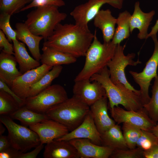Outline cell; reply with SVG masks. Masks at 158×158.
Wrapping results in <instances>:
<instances>
[{"instance_id": "cell-1", "label": "cell", "mask_w": 158, "mask_h": 158, "mask_svg": "<svg viewBox=\"0 0 158 158\" xmlns=\"http://www.w3.org/2000/svg\"><path fill=\"white\" fill-rule=\"evenodd\" d=\"M88 26L75 24H59L43 43L45 46L77 58L85 56L94 37Z\"/></svg>"}, {"instance_id": "cell-2", "label": "cell", "mask_w": 158, "mask_h": 158, "mask_svg": "<svg viewBox=\"0 0 158 158\" xmlns=\"http://www.w3.org/2000/svg\"><path fill=\"white\" fill-rule=\"evenodd\" d=\"M90 80L98 82L104 87L109 101L110 109L119 105H122L128 110L137 111L143 107L139 94L128 88L121 83L115 84L112 83L107 66L99 73L93 75Z\"/></svg>"}, {"instance_id": "cell-3", "label": "cell", "mask_w": 158, "mask_h": 158, "mask_svg": "<svg viewBox=\"0 0 158 158\" xmlns=\"http://www.w3.org/2000/svg\"><path fill=\"white\" fill-rule=\"evenodd\" d=\"M94 33L93 40L86 54L84 65L75 78L74 82L90 79L94 75L100 72L113 57L117 45L111 41L101 43Z\"/></svg>"}, {"instance_id": "cell-4", "label": "cell", "mask_w": 158, "mask_h": 158, "mask_svg": "<svg viewBox=\"0 0 158 158\" xmlns=\"http://www.w3.org/2000/svg\"><path fill=\"white\" fill-rule=\"evenodd\" d=\"M58 8L50 5L37 7L28 14L24 23L32 33L42 37L45 41L67 16L66 13L60 12Z\"/></svg>"}, {"instance_id": "cell-5", "label": "cell", "mask_w": 158, "mask_h": 158, "mask_svg": "<svg viewBox=\"0 0 158 158\" xmlns=\"http://www.w3.org/2000/svg\"><path fill=\"white\" fill-rule=\"evenodd\" d=\"M90 107L73 95L64 102L50 108L45 113L71 131L79 126L90 112Z\"/></svg>"}, {"instance_id": "cell-6", "label": "cell", "mask_w": 158, "mask_h": 158, "mask_svg": "<svg viewBox=\"0 0 158 158\" xmlns=\"http://www.w3.org/2000/svg\"><path fill=\"white\" fill-rule=\"evenodd\" d=\"M0 121L7 129V136L11 146L16 150L26 152L41 143L36 132L16 123L9 116L0 115Z\"/></svg>"}, {"instance_id": "cell-7", "label": "cell", "mask_w": 158, "mask_h": 158, "mask_svg": "<svg viewBox=\"0 0 158 158\" xmlns=\"http://www.w3.org/2000/svg\"><path fill=\"white\" fill-rule=\"evenodd\" d=\"M68 98L65 88L59 84H54L35 96L26 98L24 106L36 112L45 114L51 107Z\"/></svg>"}, {"instance_id": "cell-8", "label": "cell", "mask_w": 158, "mask_h": 158, "mask_svg": "<svg viewBox=\"0 0 158 158\" xmlns=\"http://www.w3.org/2000/svg\"><path fill=\"white\" fill-rule=\"evenodd\" d=\"M125 45H117L114 56L108 63L107 67L109 71L111 80L115 84L121 83L127 88L139 94V90L135 89L127 80L125 70L128 66H135L141 63L138 59L134 61L135 54L133 53L125 55L124 51Z\"/></svg>"}, {"instance_id": "cell-9", "label": "cell", "mask_w": 158, "mask_h": 158, "mask_svg": "<svg viewBox=\"0 0 158 158\" xmlns=\"http://www.w3.org/2000/svg\"><path fill=\"white\" fill-rule=\"evenodd\" d=\"M154 44V51L147 62L143 71L140 72L130 71L129 73L135 82L140 87V96L143 106L149 102L150 97L149 94V89L152 79L157 75L158 66V40L157 35L151 37Z\"/></svg>"}, {"instance_id": "cell-10", "label": "cell", "mask_w": 158, "mask_h": 158, "mask_svg": "<svg viewBox=\"0 0 158 158\" xmlns=\"http://www.w3.org/2000/svg\"><path fill=\"white\" fill-rule=\"evenodd\" d=\"M124 0H88L86 3L76 6L70 15L78 25L88 26V23L93 19L104 4H107L120 9Z\"/></svg>"}, {"instance_id": "cell-11", "label": "cell", "mask_w": 158, "mask_h": 158, "mask_svg": "<svg viewBox=\"0 0 158 158\" xmlns=\"http://www.w3.org/2000/svg\"><path fill=\"white\" fill-rule=\"evenodd\" d=\"M110 109L112 117L118 124L127 123L141 130L150 131L157 124L143 107L137 111L125 110L118 106Z\"/></svg>"}, {"instance_id": "cell-12", "label": "cell", "mask_w": 158, "mask_h": 158, "mask_svg": "<svg viewBox=\"0 0 158 158\" xmlns=\"http://www.w3.org/2000/svg\"><path fill=\"white\" fill-rule=\"evenodd\" d=\"M52 68L42 64L37 68L29 70L14 80L10 87L18 96L25 99L28 97L31 87Z\"/></svg>"}, {"instance_id": "cell-13", "label": "cell", "mask_w": 158, "mask_h": 158, "mask_svg": "<svg viewBox=\"0 0 158 158\" xmlns=\"http://www.w3.org/2000/svg\"><path fill=\"white\" fill-rule=\"evenodd\" d=\"M91 82L90 79L74 82L73 89V95L90 107L107 96L104 88L100 83L95 81Z\"/></svg>"}, {"instance_id": "cell-14", "label": "cell", "mask_w": 158, "mask_h": 158, "mask_svg": "<svg viewBox=\"0 0 158 158\" xmlns=\"http://www.w3.org/2000/svg\"><path fill=\"white\" fill-rule=\"evenodd\" d=\"M76 138H86L95 144L101 145V134L89 112L82 123L75 129L55 140L68 141Z\"/></svg>"}, {"instance_id": "cell-15", "label": "cell", "mask_w": 158, "mask_h": 158, "mask_svg": "<svg viewBox=\"0 0 158 158\" xmlns=\"http://www.w3.org/2000/svg\"><path fill=\"white\" fill-rule=\"evenodd\" d=\"M29 126L37 134L41 143L43 144L61 138L69 132L65 126L50 118Z\"/></svg>"}, {"instance_id": "cell-16", "label": "cell", "mask_w": 158, "mask_h": 158, "mask_svg": "<svg viewBox=\"0 0 158 158\" xmlns=\"http://www.w3.org/2000/svg\"><path fill=\"white\" fill-rule=\"evenodd\" d=\"M69 142L76 149L80 158H108L114 150L106 146L98 145L86 138H76Z\"/></svg>"}, {"instance_id": "cell-17", "label": "cell", "mask_w": 158, "mask_h": 158, "mask_svg": "<svg viewBox=\"0 0 158 158\" xmlns=\"http://www.w3.org/2000/svg\"><path fill=\"white\" fill-rule=\"evenodd\" d=\"M107 96L99 99L90 107V112L99 132L102 134L116 124L109 116Z\"/></svg>"}, {"instance_id": "cell-18", "label": "cell", "mask_w": 158, "mask_h": 158, "mask_svg": "<svg viewBox=\"0 0 158 158\" xmlns=\"http://www.w3.org/2000/svg\"><path fill=\"white\" fill-rule=\"evenodd\" d=\"M155 13L154 10L148 13L143 12L140 7L139 1L136 2L130 20V32L135 29H138L139 30L138 37L140 40L147 39L148 28Z\"/></svg>"}, {"instance_id": "cell-19", "label": "cell", "mask_w": 158, "mask_h": 158, "mask_svg": "<svg viewBox=\"0 0 158 158\" xmlns=\"http://www.w3.org/2000/svg\"><path fill=\"white\" fill-rule=\"evenodd\" d=\"M43 156L45 158H79L75 148L68 141L56 140L46 144Z\"/></svg>"}, {"instance_id": "cell-20", "label": "cell", "mask_w": 158, "mask_h": 158, "mask_svg": "<svg viewBox=\"0 0 158 158\" xmlns=\"http://www.w3.org/2000/svg\"><path fill=\"white\" fill-rule=\"evenodd\" d=\"M15 28L17 39L25 44L34 59L39 61L41 56L39 44L43 37L32 33L24 23H17Z\"/></svg>"}, {"instance_id": "cell-21", "label": "cell", "mask_w": 158, "mask_h": 158, "mask_svg": "<svg viewBox=\"0 0 158 158\" xmlns=\"http://www.w3.org/2000/svg\"><path fill=\"white\" fill-rule=\"evenodd\" d=\"M116 22V18L112 16L109 9L100 10L94 18V25L101 30L104 42L108 43L112 40Z\"/></svg>"}, {"instance_id": "cell-22", "label": "cell", "mask_w": 158, "mask_h": 158, "mask_svg": "<svg viewBox=\"0 0 158 158\" xmlns=\"http://www.w3.org/2000/svg\"><path fill=\"white\" fill-rule=\"evenodd\" d=\"M17 61L13 55L1 51L0 54V80L10 87L13 81L22 74L16 68Z\"/></svg>"}, {"instance_id": "cell-23", "label": "cell", "mask_w": 158, "mask_h": 158, "mask_svg": "<svg viewBox=\"0 0 158 158\" xmlns=\"http://www.w3.org/2000/svg\"><path fill=\"white\" fill-rule=\"evenodd\" d=\"M40 61L42 64L52 67L75 62L77 58L67 53L45 46L42 48Z\"/></svg>"}, {"instance_id": "cell-24", "label": "cell", "mask_w": 158, "mask_h": 158, "mask_svg": "<svg viewBox=\"0 0 158 158\" xmlns=\"http://www.w3.org/2000/svg\"><path fill=\"white\" fill-rule=\"evenodd\" d=\"M14 56L19 64L20 72L23 74L40 66L39 61L28 54L24 44L17 39L13 41Z\"/></svg>"}, {"instance_id": "cell-25", "label": "cell", "mask_w": 158, "mask_h": 158, "mask_svg": "<svg viewBox=\"0 0 158 158\" xmlns=\"http://www.w3.org/2000/svg\"><path fill=\"white\" fill-rule=\"evenodd\" d=\"M101 134L102 145L114 150L128 148L119 124H115Z\"/></svg>"}, {"instance_id": "cell-26", "label": "cell", "mask_w": 158, "mask_h": 158, "mask_svg": "<svg viewBox=\"0 0 158 158\" xmlns=\"http://www.w3.org/2000/svg\"><path fill=\"white\" fill-rule=\"evenodd\" d=\"M9 116L12 119L19 120L23 125L29 126L49 118L45 114L36 112L25 106L20 107Z\"/></svg>"}, {"instance_id": "cell-27", "label": "cell", "mask_w": 158, "mask_h": 158, "mask_svg": "<svg viewBox=\"0 0 158 158\" xmlns=\"http://www.w3.org/2000/svg\"><path fill=\"white\" fill-rule=\"evenodd\" d=\"M131 15L127 11L120 13L116 18L117 27L111 41L115 44H120L130 35V20Z\"/></svg>"}, {"instance_id": "cell-28", "label": "cell", "mask_w": 158, "mask_h": 158, "mask_svg": "<svg viewBox=\"0 0 158 158\" xmlns=\"http://www.w3.org/2000/svg\"><path fill=\"white\" fill-rule=\"evenodd\" d=\"M62 69L61 65L53 67L49 71L31 87L27 98L37 95L50 86L52 81L59 76Z\"/></svg>"}, {"instance_id": "cell-29", "label": "cell", "mask_w": 158, "mask_h": 158, "mask_svg": "<svg viewBox=\"0 0 158 158\" xmlns=\"http://www.w3.org/2000/svg\"><path fill=\"white\" fill-rule=\"evenodd\" d=\"M152 96L148 103L143 107L146 110L151 119L155 123H158V75L154 78L152 87Z\"/></svg>"}, {"instance_id": "cell-30", "label": "cell", "mask_w": 158, "mask_h": 158, "mask_svg": "<svg viewBox=\"0 0 158 158\" xmlns=\"http://www.w3.org/2000/svg\"><path fill=\"white\" fill-rule=\"evenodd\" d=\"M21 107L11 96L0 90V114L10 115Z\"/></svg>"}, {"instance_id": "cell-31", "label": "cell", "mask_w": 158, "mask_h": 158, "mask_svg": "<svg viewBox=\"0 0 158 158\" xmlns=\"http://www.w3.org/2000/svg\"><path fill=\"white\" fill-rule=\"evenodd\" d=\"M122 133L128 148L136 147L137 142L141 134L142 130L127 123H123Z\"/></svg>"}, {"instance_id": "cell-32", "label": "cell", "mask_w": 158, "mask_h": 158, "mask_svg": "<svg viewBox=\"0 0 158 158\" xmlns=\"http://www.w3.org/2000/svg\"><path fill=\"white\" fill-rule=\"evenodd\" d=\"M32 0H0L1 12L7 13L11 16L20 12L26 4Z\"/></svg>"}, {"instance_id": "cell-33", "label": "cell", "mask_w": 158, "mask_h": 158, "mask_svg": "<svg viewBox=\"0 0 158 158\" xmlns=\"http://www.w3.org/2000/svg\"><path fill=\"white\" fill-rule=\"evenodd\" d=\"M157 138L150 131L142 130L137 142L136 147L144 152L150 150L157 141Z\"/></svg>"}, {"instance_id": "cell-34", "label": "cell", "mask_w": 158, "mask_h": 158, "mask_svg": "<svg viewBox=\"0 0 158 158\" xmlns=\"http://www.w3.org/2000/svg\"><path fill=\"white\" fill-rule=\"evenodd\" d=\"M11 16L4 13L1 12L0 14V29L6 36L10 42L16 39V33L11 26L10 20Z\"/></svg>"}, {"instance_id": "cell-35", "label": "cell", "mask_w": 158, "mask_h": 158, "mask_svg": "<svg viewBox=\"0 0 158 158\" xmlns=\"http://www.w3.org/2000/svg\"><path fill=\"white\" fill-rule=\"evenodd\" d=\"M144 151L136 147L133 149H119L114 150L110 157L111 158H143Z\"/></svg>"}, {"instance_id": "cell-36", "label": "cell", "mask_w": 158, "mask_h": 158, "mask_svg": "<svg viewBox=\"0 0 158 158\" xmlns=\"http://www.w3.org/2000/svg\"><path fill=\"white\" fill-rule=\"evenodd\" d=\"M5 35L0 30V47L1 51L10 54L14 55L13 45L10 43Z\"/></svg>"}, {"instance_id": "cell-37", "label": "cell", "mask_w": 158, "mask_h": 158, "mask_svg": "<svg viewBox=\"0 0 158 158\" xmlns=\"http://www.w3.org/2000/svg\"><path fill=\"white\" fill-rule=\"evenodd\" d=\"M0 90H3L11 96L21 107L24 106L25 99L21 98L18 96L6 83L1 80H0Z\"/></svg>"}, {"instance_id": "cell-38", "label": "cell", "mask_w": 158, "mask_h": 158, "mask_svg": "<svg viewBox=\"0 0 158 158\" xmlns=\"http://www.w3.org/2000/svg\"><path fill=\"white\" fill-rule=\"evenodd\" d=\"M35 5L37 7L50 5L61 7L65 5L63 0H33Z\"/></svg>"}, {"instance_id": "cell-39", "label": "cell", "mask_w": 158, "mask_h": 158, "mask_svg": "<svg viewBox=\"0 0 158 158\" xmlns=\"http://www.w3.org/2000/svg\"><path fill=\"white\" fill-rule=\"evenodd\" d=\"M43 144L40 143L32 151L28 152H21L18 154L17 158H35L43 149Z\"/></svg>"}, {"instance_id": "cell-40", "label": "cell", "mask_w": 158, "mask_h": 158, "mask_svg": "<svg viewBox=\"0 0 158 158\" xmlns=\"http://www.w3.org/2000/svg\"><path fill=\"white\" fill-rule=\"evenodd\" d=\"M21 152L11 147L6 151L0 152V158H17L18 154Z\"/></svg>"}, {"instance_id": "cell-41", "label": "cell", "mask_w": 158, "mask_h": 158, "mask_svg": "<svg viewBox=\"0 0 158 158\" xmlns=\"http://www.w3.org/2000/svg\"><path fill=\"white\" fill-rule=\"evenodd\" d=\"M143 158H158V140L156 144L150 150L144 152Z\"/></svg>"}, {"instance_id": "cell-42", "label": "cell", "mask_w": 158, "mask_h": 158, "mask_svg": "<svg viewBox=\"0 0 158 158\" xmlns=\"http://www.w3.org/2000/svg\"><path fill=\"white\" fill-rule=\"evenodd\" d=\"M0 135V152L6 151L12 147L7 136L3 135Z\"/></svg>"}, {"instance_id": "cell-43", "label": "cell", "mask_w": 158, "mask_h": 158, "mask_svg": "<svg viewBox=\"0 0 158 158\" xmlns=\"http://www.w3.org/2000/svg\"><path fill=\"white\" fill-rule=\"evenodd\" d=\"M158 31V19L157 20L154 25L152 28L151 30L149 33H148L147 38L151 37L152 36L157 35Z\"/></svg>"}, {"instance_id": "cell-44", "label": "cell", "mask_w": 158, "mask_h": 158, "mask_svg": "<svg viewBox=\"0 0 158 158\" xmlns=\"http://www.w3.org/2000/svg\"><path fill=\"white\" fill-rule=\"evenodd\" d=\"M150 131L158 138V123L154 126L151 129Z\"/></svg>"}, {"instance_id": "cell-45", "label": "cell", "mask_w": 158, "mask_h": 158, "mask_svg": "<svg viewBox=\"0 0 158 158\" xmlns=\"http://www.w3.org/2000/svg\"><path fill=\"white\" fill-rule=\"evenodd\" d=\"M2 123L0 122V135H2L4 133L5 129L4 127H3L2 124Z\"/></svg>"}]
</instances>
